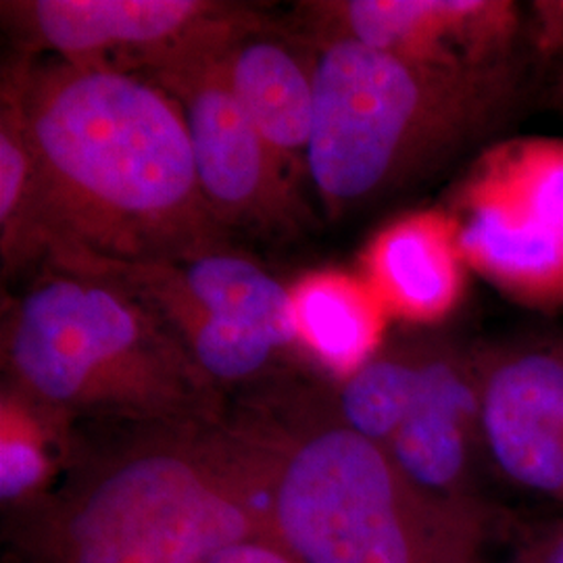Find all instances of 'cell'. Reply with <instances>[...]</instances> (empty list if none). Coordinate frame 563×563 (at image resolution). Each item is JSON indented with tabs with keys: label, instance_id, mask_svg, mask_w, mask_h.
<instances>
[{
	"label": "cell",
	"instance_id": "cell-1",
	"mask_svg": "<svg viewBox=\"0 0 563 563\" xmlns=\"http://www.w3.org/2000/svg\"><path fill=\"white\" fill-rule=\"evenodd\" d=\"M36 165L25 267L81 255L167 263L225 251L180 104L141 74L55 57L9 63Z\"/></svg>",
	"mask_w": 563,
	"mask_h": 563
},
{
	"label": "cell",
	"instance_id": "cell-2",
	"mask_svg": "<svg viewBox=\"0 0 563 563\" xmlns=\"http://www.w3.org/2000/svg\"><path fill=\"white\" fill-rule=\"evenodd\" d=\"M78 449L59 490L27 507L36 563H209L272 537L278 428L199 422L113 426Z\"/></svg>",
	"mask_w": 563,
	"mask_h": 563
},
{
	"label": "cell",
	"instance_id": "cell-3",
	"mask_svg": "<svg viewBox=\"0 0 563 563\" xmlns=\"http://www.w3.org/2000/svg\"><path fill=\"white\" fill-rule=\"evenodd\" d=\"M4 386L74 428L223 418V390L141 301L97 276L44 267L4 309Z\"/></svg>",
	"mask_w": 563,
	"mask_h": 563
},
{
	"label": "cell",
	"instance_id": "cell-4",
	"mask_svg": "<svg viewBox=\"0 0 563 563\" xmlns=\"http://www.w3.org/2000/svg\"><path fill=\"white\" fill-rule=\"evenodd\" d=\"M316 48L305 172L332 218L434 176L488 139L520 97L514 60L457 69L344 38Z\"/></svg>",
	"mask_w": 563,
	"mask_h": 563
},
{
	"label": "cell",
	"instance_id": "cell-5",
	"mask_svg": "<svg viewBox=\"0 0 563 563\" xmlns=\"http://www.w3.org/2000/svg\"><path fill=\"white\" fill-rule=\"evenodd\" d=\"M272 539L302 563H481L490 511L446 504L334 413L280 430Z\"/></svg>",
	"mask_w": 563,
	"mask_h": 563
},
{
	"label": "cell",
	"instance_id": "cell-6",
	"mask_svg": "<svg viewBox=\"0 0 563 563\" xmlns=\"http://www.w3.org/2000/svg\"><path fill=\"white\" fill-rule=\"evenodd\" d=\"M59 267L118 284L141 301L181 342L216 383L242 374L262 336L278 349L302 346L295 299L260 263L232 249L167 263H130L67 255Z\"/></svg>",
	"mask_w": 563,
	"mask_h": 563
},
{
	"label": "cell",
	"instance_id": "cell-7",
	"mask_svg": "<svg viewBox=\"0 0 563 563\" xmlns=\"http://www.w3.org/2000/svg\"><path fill=\"white\" fill-rule=\"evenodd\" d=\"M244 11L230 4L141 76L180 104L202 195L216 220L228 232L282 236L301 220L290 174L244 115L223 69V48Z\"/></svg>",
	"mask_w": 563,
	"mask_h": 563
},
{
	"label": "cell",
	"instance_id": "cell-8",
	"mask_svg": "<svg viewBox=\"0 0 563 563\" xmlns=\"http://www.w3.org/2000/svg\"><path fill=\"white\" fill-rule=\"evenodd\" d=\"M463 260L511 299L563 305V139L486 148L457 195Z\"/></svg>",
	"mask_w": 563,
	"mask_h": 563
},
{
	"label": "cell",
	"instance_id": "cell-9",
	"mask_svg": "<svg viewBox=\"0 0 563 563\" xmlns=\"http://www.w3.org/2000/svg\"><path fill=\"white\" fill-rule=\"evenodd\" d=\"M305 38L355 41L405 59L483 69L511 60L522 18L509 0L302 2Z\"/></svg>",
	"mask_w": 563,
	"mask_h": 563
},
{
	"label": "cell",
	"instance_id": "cell-10",
	"mask_svg": "<svg viewBox=\"0 0 563 563\" xmlns=\"http://www.w3.org/2000/svg\"><path fill=\"white\" fill-rule=\"evenodd\" d=\"M25 57L141 74L230 4L213 0H4Z\"/></svg>",
	"mask_w": 563,
	"mask_h": 563
},
{
	"label": "cell",
	"instance_id": "cell-11",
	"mask_svg": "<svg viewBox=\"0 0 563 563\" xmlns=\"http://www.w3.org/2000/svg\"><path fill=\"white\" fill-rule=\"evenodd\" d=\"M481 428L505 483L563 505V342L483 351Z\"/></svg>",
	"mask_w": 563,
	"mask_h": 563
},
{
	"label": "cell",
	"instance_id": "cell-12",
	"mask_svg": "<svg viewBox=\"0 0 563 563\" xmlns=\"http://www.w3.org/2000/svg\"><path fill=\"white\" fill-rule=\"evenodd\" d=\"M481 357L483 351L430 339L413 401L386 451L423 493L488 511L478 481L486 462Z\"/></svg>",
	"mask_w": 563,
	"mask_h": 563
},
{
	"label": "cell",
	"instance_id": "cell-13",
	"mask_svg": "<svg viewBox=\"0 0 563 563\" xmlns=\"http://www.w3.org/2000/svg\"><path fill=\"white\" fill-rule=\"evenodd\" d=\"M318 48L305 36L244 11L223 48V69L244 115L276 159L305 167L316 120Z\"/></svg>",
	"mask_w": 563,
	"mask_h": 563
},
{
	"label": "cell",
	"instance_id": "cell-14",
	"mask_svg": "<svg viewBox=\"0 0 563 563\" xmlns=\"http://www.w3.org/2000/svg\"><path fill=\"white\" fill-rule=\"evenodd\" d=\"M463 253L455 223L420 213L388 225L367 255L372 290L384 309L416 322L446 316L462 297Z\"/></svg>",
	"mask_w": 563,
	"mask_h": 563
},
{
	"label": "cell",
	"instance_id": "cell-15",
	"mask_svg": "<svg viewBox=\"0 0 563 563\" xmlns=\"http://www.w3.org/2000/svg\"><path fill=\"white\" fill-rule=\"evenodd\" d=\"M292 299L302 346L342 378L383 346L384 305L360 282L344 276L311 278L292 292Z\"/></svg>",
	"mask_w": 563,
	"mask_h": 563
},
{
	"label": "cell",
	"instance_id": "cell-16",
	"mask_svg": "<svg viewBox=\"0 0 563 563\" xmlns=\"http://www.w3.org/2000/svg\"><path fill=\"white\" fill-rule=\"evenodd\" d=\"M430 339L383 344L342 378L336 416L372 443L388 446L411 407Z\"/></svg>",
	"mask_w": 563,
	"mask_h": 563
},
{
	"label": "cell",
	"instance_id": "cell-17",
	"mask_svg": "<svg viewBox=\"0 0 563 563\" xmlns=\"http://www.w3.org/2000/svg\"><path fill=\"white\" fill-rule=\"evenodd\" d=\"M71 428L55 422L20 397L2 390L0 399V499L30 507L46 495L48 484L69 463Z\"/></svg>",
	"mask_w": 563,
	"mask_h": 563
},
{
	"label": "cell",
	"instance_id": "cell-18",
	"mask_svg": "<svg viewBox=\"0 0 563 563\" xmlns=\"http://www.w3.org/2000/svg\"><path fill=\"white\" fill-rule=\"evenodd\" d=\"M36 190V165L20 107L2 88L0 97V253L2 272L25 267V246Z\"/></svg>",
	"mask_w": 563,
	"mask_h": 563
},
{
	"label": "cell",
	"instance_id": "cell-19",
	"mask_svg": "<svg viewBox=\"0 0 563 563\" xmlns=\"http://www.w3.org/2000/svg\"><path fill=\"white\" fill-rule=\"evenodd\" d=\"M209 563H302L276 539L263 537L242 541L220 551Z\"/></svg>",
	"mask_w": 563,
	"mask_h": 563
},
{
	"label": "cell",
	"instance_id": "cell-20",
	"mask_svg": "<svg viewBox=\"0 0 563 563\" xmlns=\"http://www.w3.org/2000/svg\"><path fill=\"white\" fill-rule=\"evenodd\" d=\"M522 563H563V522L534 543Z\"/></svg>",
	"mask_w": 563,
	"mask_h": 563
},
{
	"label": "cell",
	"instance_id": "cell-21",
	"mask_svg": "<svg viewBox=\"0 0 563 563\" xmlns=\"http://www.w3.org/2000/svg\"><path fill=\"white\" fill-rule=\"evenodd\" d=\"M539 13L547 20V25H551L555 41L560 42L563 51V0H553V2H539Z\"/></svg>",
	"mask_w": 563,
	"mask_h": 563
}]
</instances>
